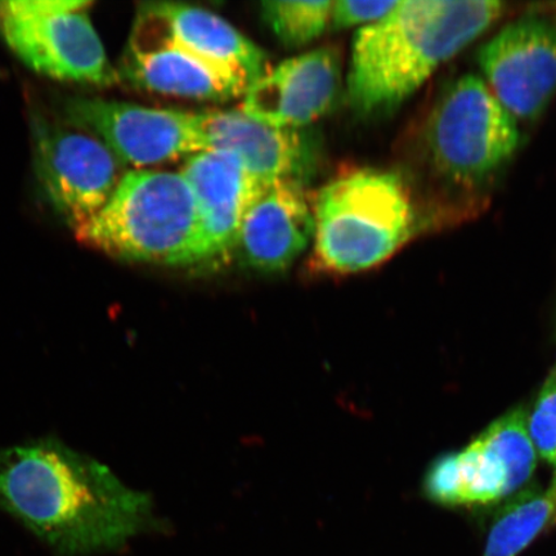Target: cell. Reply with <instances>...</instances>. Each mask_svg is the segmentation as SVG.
Listing matches in <instances>:
<instances>
[{"mask_svg":"<svg viewBox=\"0 0 556 556\" xmlns=\"http://www.w3.org/2000/svg\"><path fill=\"white\" fill-rule=\"evenodd\" d=\"M0 510L54 556L117 552L163 527L148 493L54 438L0 447Z\"/></svg>","mask_w":556,"mask_h":556,"instance_id":"6da1fadb","label":"cell"},{"mask_svg":"<svg viewBox=\"0 0 556 556\" xmlns=\"http://www.w3.org/2000/svg\"><path fill=\"white\" fill-rule=\"evenodd\" d=\"M504 4L402 0L354 35L348 100L358 114L388 113L503 16Z\"/></svg>","mask_w":556,"mask_h":556,"instance_id":"7a4b0ae2","label":"cell"},{"mask_svg":"<svg viewBox=\"0 0 556 556\" xmlns=\"http://www.w3.org/2000/svg\"><path fill=\"white\" fill-rule=\"evenodd\" d=\"M76 236L115 258L207 268L197 198L182 173L136 169Z\"/></svg>","mask_w":556,"mask_h":556,"instance_id":"3957f363","label":"cell"},{"mask_svg":"<svg viewBox=\"0 0 556 556\" xmlns=\"http://www.w3.org/2000/svg\"><path fill=\"white\" fill-rule=\"evenodd\" d=\"M312 268L352 275L379 266L413 238L412 194L397 174L358 169L318 192Z\"/></svg>","mask_w":556,"mask_h":556,"instance_id":"277c9868","label":"cell"},{"mask_svg":"<svg viewBox=\"0 0 556 556\" xmlns=\"http://www.w3.org/2000/svg\"><path fill=\"white\" fill-rule=\"evenodd\" d=\"M426 143L434 170L458 187H476L509 162L520 143L517 119L477 75H463L429 115Z\"/></svg>","mask_w":556,"mask_h":556,"instance_id":"5b68a950","label":"cell"},{"mask_svg":"<svg viewBox=\"0 0 556 556\" xmlns=\"http://www.w3.org/2000/svg\"><path fill=\"white\" fill-rule=\"evenodd\" d=\"M86 0H3L0 35L27 66L50 78L109 86L117 80Z\"/></svg>","mask_w":556,"mask_h":556,"instance_id":"8992f818","label":"cell"},{"mask_svg":"<svg viewBox=\"0 0 556 556\" xmlns=\"http://www.w3.org/2000/svg\"><path fill=\"white\" fill-rule=\"evenodd\" d=\"M519 406L498 417L467 447L435 460L424 479V492L444 506L490 505L530 481L538 465Z\"/></svg>","mask_w":556,"mask_h":556,"instance_id":"52a82bcc","label":"cell"},{"mask_svg":"<svg viewBox=\"0 0 556 556\" xmlns=\"http://www.w3.org/2000/svg\"><path fill=\"white\" fill-rule=\"evenodd\" d=\"M34 154L41 189L75 231L108 205L125 174L114 152L80 129L39 124Z\"/></svg>","mask_w":556,"mask_h":556,"instance_id":"ba28073f","label":"cell"},{"mask_svg":"<svg viewBox=\"0 0 556 556\" xmlns=\"http://www.w3.org/2000/svg\"><path fill=\"white\" fill-rule=\"evenodd\" d=\"M73 127L99 138L122 163L144 166L176 162L203 151L197 114L100 99L65 104Z\"/></svg>","mask_w":556,"mask_h":556,"instance_id":"9c48e42d","label":"cell"},{"mask_svg":"<svg viewBox=\"0 0 556 556\" xmlns=\"http://www.w3.org/2000/svg\"><path fill=\"white\" fill-rule=\"evenodd\" d=\"M478 61L500 103L516 119H536L556 92V18L525 17L505 26Z\"/></svg>","mask_w":556,"mask_h":556,"instance_id":"30bf717a","label":"cell"},{"mask_svg":"<svg viewBox=\"0 0 556 556\" xmlns=\"http://www.w3.org/2000/svg\"><path fill=\"white\" fill-rule=\"evenodd\" d=\"M121 73L136 88L180 99L224 102L248 90L240 79L179 43L144 4Z\"/></svg>","mask_w":556,"mask_h":556,"instance_id":"8fae6325","label":"cell"},{"mask_svg":"<svg viewBox=\"0 0 556 556\" xmlns=\"http://www.w3.org/2000/svg\"><path fill=\"white\" fill-rule=\"evenodd\" d=\"M340 87L338 52L317 48L269 70L248 88L240 110L273 127L301 130L329 113Z\"/></svg>","mask_w":556,"mask_h":556,"instance_id":"7c38bea8","label":"cell"},{"mask_svg":"<svg viewBox=\"0 0 556 556\" xmlns=\"http://www.w3.org/2000/svg\"><path fill=\"white\" fill-rule=\"evenodd\" d=\"M203 151L227 152L264 185L277 180L303 184L315 166L309 139L301 130L264 124L241 110L197 114Z\"/></svg>","mask_w":556,"mask_h":556,"instance_id":"4fadbf2b","label":"cell"},{"mask_svg":"<svg viewBox=\"0 0 556 556\" xmlns=\"http://www.w3.org/2000/svg\"><path fill=\"white\" fill-rule=\"evenodd\" d=\"M182 176L197 198L207 268L233 258L243 218L264 185L227 152L200 151L187 157Z\"/></svg>","mask_w":556,"mask_h":556,"instance_id":"5bb4252c","label":"cell"},{"mask_svg":"<svg viewBox=\"0 0 556 556\" xmlns=\"http://www.w3.org/2000/svg\"><path fill=\"white\" fill-rule=\"evenodd\" d=\"M315 236V214L303 184L277 180L264 187L242 220L233 256L262 274L288 269Z\"/></svg>","mask_w":556,"mask_h":556,"instance_id":"9a60e30c","label":"cell"},{"mask_svg":"<svg viewBox=\"0 0 556 556\" xmlns=\"http://www.w3.org/2000/svg\"><path fill=\"white\" fill-rule=\"evenodd\" d=\"M144 5L163 21L179 43L233 75L248 88L269 72L266 53L215 13L180 3Z\"/></svg>","mask_w":556,"mask_h":556,"instance_id":"2e32d148","label":"cell"},{"mask_svg":"<svg viewBox=\"0 0 556 556\" xmlns=\"http://www.w3.org/2000/svg\"><path fill=\"white\" fill-rule=\"evenodd\" d=\"M556 525V469L545 489L530 490L498 514L482 556H518Z\"/></svg>","mask_w":556,"mask_h":556,"instance_id":"e0dca14e","label":"cell"},{"mask_svg":"<svg viewBox=\"0 0 556 556\" xmlns=\"http://www.w3.org/2000/svg\"><path fill=\"white\" fill-rule=\"evenodd\" d=\"M332 2H263L261 12L281 43L301 48L321 37L330 27Z\"/></svg>","mask_w":556,"mask_h":556,"instance_id":"ac0fdd59","label":"cell"},{"mask_svg":"<svg viewBox=\"0 0 556 556\" xmlns=\"http://www.w3.org/2000/svg\"><path fill=\"white\" fill-rule=\"evenodd\" d=\"M527 427L538 455L556 469V364L527 414Z\"/></svg>","mask_w":556,"mask_h":556,"instance_id":"d6986e66","label":"cell"},{"mask_svg":"<svg viewBox=\"0 0 556 556\" xmlns=\"http://www.w3.org/2000/svg\"><path fill=\"white\" fill-rule=\"evenodd\" d=\"M399 2L400 0H392V2L339 0V2H332L330 26L333 30H344L354 26L371 25L391 13Z\"/></svg>","mask_w":556,"mask_h":556,"instance_id":"ffe728a7","label":"cell"}]
</instances>
